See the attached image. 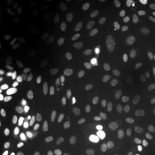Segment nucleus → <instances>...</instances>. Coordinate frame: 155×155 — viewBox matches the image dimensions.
<instances>
[{
	"label": "nucleus",
	"mask_w": 155,
	"mask_h": 155,
	"mask_svg": "<svg viewBox=\"0 0 155 155\" xmlns=\"http://www.w3.org/2000/svg\"><path fill=\"white\" fill-rule=\"evenodd\" d=\"M110 45L115 51L122 50L129 40V34L125 30H116L110 34Z\"/></svg>",
	"instance_id": "f257e3e1"
},
{
	"label": "nucleus",
	"mask_w": 155,
	"mask_h": 155,
	"mask_svg": "<svg viewBox=\"0 0 155 155\" xmlns=\"http://www.w3.org/2000/svg\"><path fill=\"white\" fill-rule=\"evenodd\" d=\"M135 97L132 92L126 91L120 94L115 101V105L119 109L125 110L132 106L134 103Z\"/></svg>",
	"instance_id": "f03ea898"
},
{
	"label": "nucleus",
	"mask_w": 155,
	"mask_h": 155,
	"mask_svg": "<svg viewBox=\"0 0 155 155\" xmlns=\"http://www.w3.org/2000/svg\"><path fill=\"white\" fill-rule=\"evenodd\" d=\"M149 52V39L147 36L141 35L137 40L135 46V55L138 58L142 59L146 57Z\"/></svg>",
	"instance_id": "7ed1b4c3"
},
{
	"label": "nucleus",
	"mask_w": 155,
	"mask_h": 155,
	"mask_svg": "<svg viewBox=\"0 0 155 155\" xmlns=\"http://www.w3.org/2000/svg\"><path fill=\"white\" fill-rule=\"evenodd\" d=\"M45 102L50 106L58 108L65 105V99L61 94L55 92H50L45 96Z\"/></svg>",
	"instance_id": "20e7f679"
},
{
	"label": "nucleus",
	"mask_w": 155,
	"mask_h": 155,
	"mask_svg": "<svg viewBox=\"0 0 155 155\" xmlns=\"http://www.w3.org/2000/svg\"><path fill=\"white\" fill-rule=\"evenodd\" d=\"M78 76L81 82L84 84H92L96 79V75L94 73L88 68L86 66H81L78 70Z\"/></svg>",
	"instance_id": "39448f33"
},
{
	"label": "nucleus",
	"mask_w": 155,
	"mask_h": 155,
	"mask_svg": "<svg viewBox=\"0 0 155 155\" xmlns=\"http://www.w3.org/2000/svg\"><path fill=\"white\" fill-rule=\"evenodd\" d=\"M50 114V109L48 107H40L30 115V121L33 124H39L46 119Z\"/></svg>",
	"instance_id": "423d86ee"
},
{
	"label": "nucleus",
	"mask_w": 155,
	"mask_h": 155,
	"mask_svg": "<svg viewBox=\"0 0 155 155\" xmlns=\"http://www.w3.org/2000/svg\"><path fill=\"white\" fill-rule=\"evenodd\" d=\"M121 22V17L117 13H108L101 17V22L104 26L114 27L119 25Z\"/></svg>",
	"instance_id": "0eeeda50"
},
{
	"label": "nucleus",
	"mask_w": 155,
	"mask_h": 155,
	"mask_svg": "<svg viewBox=\"0 0 155 155\" xmlns=\"http://www.w3.org/2000/svg\"><path fill=\"white\" fill-rule=\"evenodd\" d=\"M17 27L19 32L26 36L27 38L30 39H35L38 37V31L35 30L34 28H31L25 21H19L17 23Z\"/></svg>",
	"instance_id": "6e6552de"
},
{
	"label": "nucleus",
	"mask_w": 155,
	"mask_h": 155,
	"mask_svg": "<svg viewBox=\"0 0 155 155\" xmlns=\"http://www.w3.org/2000/svg\"><path fill=\"white\" fill-rule=\"evenodd\" d=\"M80 31L83 38L87 40H94L96 36V32L92 25L88 22H84L81 23L80 25Z\"/></svg>",
	"instance_id": "1a4fd4ad"
},
{
	"label": "nucleus",
	"mask_w": 155,
	"mask_h": 155,
	"mask_svg": "<svg viewBox=\"0 0 155 155\" xmlns=\"http://www.w3.org/2000/svg\"><path fill=\"white\" fill-rule=\"evenodd\" d=\"M50 45L47 42H40L35 46L32 53L35 57L41 58L48 55L50 52Z\"/></svg>",
	"instance_id": "9d476101"
},
{
	"label": "nucleus",
	"mask_w": 155,
	"mask_h": 155,
	"mask_svg": "<svg viewBox=\"0 0 155 155\" xmlns=\"http://www.w3.org/2000/svg\"><path fill=\"white\" fill-rule=\"evenodd\" d=\"M91 128L88 126L83 125L75 128L73 131V136L76 139H85L91 134Z\"/></svg>",
	"instance_id": "9b49d317"
},
{
	"label": "nucleus",
	"mask_w": 155,
	"mask_h": 155,
	"mask_svg": "<svg viewBox=\"0 0 155 155\" xmlns=\"http://www.w3.org/2000/svg\"><path fill=\"white\" fill-rule=\"evenodd\" d=\"M122 84L120 82H114L110 85L105 92V98L107 101L112 99L120 91Z\"/></svg>",
	"instance_id": "f8f14e48"
},
{
	"label": "nucleus",
	"mask_w": 155,
	"mask_h": 155,
	"mask_svg": "<svg viewBox=\"0 0 155 155\" xmlns=\"http://www.w3.org/2000/svg\"><path fill=\"white\" fill-rule=\"evenodd\" d=\"M31 146L28 141H21L17 144L15 149V154L16 155H30Z\"/></svg>",
	"instance_id": "ddd939ff"
},
{
	"label": "nucleus",
	"mask_w": 155,
	"mask_h": 155,
	"mask_svg": "<svg viewBox=\"0 0 155 155\" xmlns=\"http://www.w3.org/2000/svg\"><path fill=\"white\" fill-rule=\"evenodd\" d=\"M143 108H144L145 113L149 115H152L155 113V94L150 95L145 100Z\"/></svg>",
	"instance_id": "4468645a"
},
{
	"label": "nucleus",
	"mask_w": 155,
	"mask_h": 155,
	"mask_svg": "<svg viewBox=\"0 0 155 155\" xmlns=\"http://www.w3.org/2000/svg\"><path fill=\"white\" fill-rule=\"evenodd\" d=\"M29 91L25 87L19 86L13 89L11 92V96L13 98L16 100H20L24 98L28 95Z\"/></svg>",
	"instance_id": "2eb2a0df"
},
{
	"label": "nucleus",
	"mask_w": 155,
	"mask_h": 155,
	"mask_svg": "<svg viewBox=\"0 0 155 155\" xmlns=\"http://www.w3.org/2000/svg\"><path fill=\"white\" fill-rule=\"evenodd\" d=\"M55 20L53 16L48 17L43 25V31L45 34L50 35L55 30Z\"/></svg>",
	"instance_id": "dca6fc26"
},
{
	"label": "nucleus",
	"mask_w": 155,
	"mask_h": 155,
	"mask_svg": "<svg viewBox=\"0 0 155 155\" xmlns=\"http://www.w3.org/2000/svg\"><path fill=\"white\" fill-rule=\"evenodd\" d=\"M74 10L75 14L80 17L88 16L91 13V8L86 5H75Z\"/></svg>",
	"instance_id": "f3484780"
},
{
	"label": "nucleus",
	"mask_w": 155,
	"mask_h": 155,
	"mask_svg": "<svg viewBox=\"0 0 155 155\" xmlns=\"http://www.w3.org/2000/svg\"><path fill=\"white\" fill-rule=\"evenodd\" d=\"M35 5L34 0H20L17 4V7L19 11L26 12L30 11Z\"/></svg>",
	"instance_id": "a211bd4d"
},
{
	"label": "nucleus",
	"mask_w": 155,
	"mask_h": 155,
	"mask_svg": "<svg viewBox=\"0 0 155 155\" xmlns=\"http://www.w3.org/2000/svg\"><path fill=\"white\" fill-rule=\"evenodd\" d=\"M42 94H40L38 95H37L36 96H35L32 100L29 102V104L27 105L26 108H25V111L26 113H29V112H32L33 110L39 104V103L40 102V101L42 100Z\"/></svg>",
	"instance_id": "6ab92c4d"
},
{
	"label": "nucleus",
	"mask_w": 155,
	"mask_h": 155,
	"mask_svg": "<svg viewBox=\"0 0 155 155\" xmlns=\"http://www.w3.org/2000/svg\"><path fill=\"white\" fill-rule=\"evenodd\" d=\"M45 13V9L44 7H38L32 14V19L33 22L35 23L40 22L42 20V19L43 18Z\"/></svg>",
	"instance_id": "aec40b11"
},
{
	"label": "nucleus",
	"mask_w": 155,
	"mask_h": 155,
	"mask_svg": "<svg viewBox=\"0 0 155 155\" xmlns=\"http://www.w3.org/2000/svg\"><path fill=\"white\" fill-rule=\"evenodd\" d=\"M6 23L5 21L2 19L1 22V41H0V43H1V46L2 45V42L4 41V38H5V34L6 31Z\"/></svg>",
	"instance_id": "412c9836"
},
{
	"label": "nucleus",
	"mask_w": 155,
	"mask_h": 155,
	"mask_svg": "<svg viewBox=\"0 0 155 155\" xmlns=\"http://www.w3.org/2000/svg\"><path fill=\"white\" fill-rule=\"evenodd\" d=\"M149 17H150V20L153 26L155 27V7H152L150 10L149 12Z\"/></svg>",
	"instance_id": "4be33fe9"
},
{
	"label": "nucleus",
	"mask_w": 155,
	"mask_h": 155,
	"mask_svg": "<svg viewBox=\"0 0 155 155\" xmlns=\"http://www.w3.org/2000/svg\"><path fill=\"white\" fill-rule=\"evenodd\" d=\"M104 155H120V152L118 150H111L106 152Z\"/></svg>",
	"instance_id": "5701e85b"
},
{
	"label": "nucleus",
	"mask_w": 155,
	"mask_h": 155,
	"mask_svg": "<svg viewBox=\"0 0 155 155\" xmlns=\"http://www.w3.org/2000/svg\"><path fill=\"white\" fill-rule=\"evenodd\" d=\"M151 71H152V74L155 76V56L153 58L152 62H151Z\"/></svg>",
	"instance_id": "b1692460"
},
{
	"label": "nucleus",
	"mask_w": 155,
	"mask_h": 155,
	"mask_svg": "<svg viewBox=\"0 0 155 155\" xmlns=\"http://www.w3.org/2000/svg\"><path fill=\"white\" fill-rule=\"evenodd\" d=\"M3 119V110L2 108L0 107V123H2Z\"/></svg>",
	"instance_id": "393cba45"
},
{
	"label": "nucleus",
	"mask_w": 155,
	"mask_h": 155,
	"mask_svg": "<svg viewBox=\"0 0 155 155\" xmlns=\"http://www.w3.org/2000/svg\"><path fill=\"white\" fill-rule=\"evenodd\" d=\"M41 155H52L49 152H48V151H44V152H42Z\"/></svg>",
	"instance_id": "a878e982"
},
{
	"label": "nucleus",
	"mask_w": 155,
	"mask_h": 155,
	"mask_svg": "<svg viewBox=\"0 0 155 155\" xmlns=\"http://www.w3.org/2000/svg\"><path fill=\"white\" fill-rule=\"evenodd\" d=\"M116 2H127V0H115Z\"/></svg>",
	"instance_id": "bb28decb"
}]
</instances>
